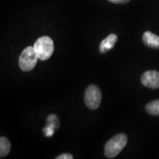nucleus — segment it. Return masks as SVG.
<instances>
[{
	"mask_svg": "<svg viewBox=\"0 0 159 159\" xmlns=\"http://www.w3.org/2000/svg\"><path fill=\"white\" fill-rule=\"evenodd\" d=\"M128 143V137L125 134H119L111 138L105 146L104 153L106 158H114L120 153Z\"/></svg>",
	"mask_w": 159,
	"mask_h": 159,
	"instance_id": "1",
	"label": "nucleus"
},
{
	"mask_svg": "<svg viewBox=\"0 0 159 159\" xmlns=\"http://www.w3.org/2000/svg\"><path fill=\"white\" fill-rule=\"evenodd\" d=\"M56 158L57 159H72L73 156H72V155H71V154L63 153L62 155H61V156H57Z\"/></svg>",
	"mask_w": 159,
	"mask_h": 159,
	"instance_id": "12",
	"label": "nucleus"
},
{
	"mask_svg": "<svg viewBox=\"0 0 159 159\" xmlns=\"http://www.w3.org/2000/svg\"><path fill=\"white\" fill-rule=\"evenodd\" d=\"M38 55L35 52L34 47H27L20 55L19 67L24 71H30L34 69L37 63Z\"/></svg>",
	"mask_w": 159,
	"mask_h": 159,
	"instance_id": "3",
	"label": "nucleus"
},
{
	"mask_svg": "<svg viewBox=\"0 0 159 159\" xmlns=\"http://www.w3.org/2000/svg\"><path fill=\"white\" fill-rule=\"evenodd\" d=\"M141 82L145 87L156 89L159 88V72L157 71H147L141 77Z\"/></svg>",
	"mask_w": 159,
	"mask_h": 159,
	"instance_id": "5",
	"label": "nucleus"
},
{
	"mask_svg": "<svg viewBox=\"0 0 159 159\" xmlns=\"http://www.w3.org/2000/svg\"><path fill=\"white\" fill-rule=\"evenodd\" d=\"M11 144L8 139L2 136L0 138V157L4 158L7 156L11 151Z\"/></svg>",
	"mask_w": 159,
	"mask_h": 159,
	"instance_id": "8",
	"label": "nucleus"
},
{
	"mask_svg": "<svg viewBox=\"0 0 159 159\" xmlns=\"http://www.w3.org/2000/svg\"><path fill=\"white\" fill-rule=\"evenodd\" d=\"M33 47H34L38 57L41 61L48 60L54 52V43L51 38L48 36L39 38L35 41Z\"/></svg>",
	"mask_w": 159,
	"mask_h": 159,
	"instance_id": "2",
	"label": "nucleus"
},
{
	"mask_svg": "<svg viewBox=\"0 0 159 159\" xmlns=\"http://www.w3.org/2000/svg\"><path fill=\"white\" fill-rule=\"evenodd\" d=\"M102 100V94L97 85H89L85 91L84 101L86 106L91 110H96L99 107Z\"/></svg>",
	"mask_w": 159,
	"mask_h": 159,
	"instance_id": "4",
	"label": "nucleus"
},
{
	"mask_svg": "<svg viewBox=\"0 0 159 159\" xmlns=\"http://www.w3.org/2000/svg\"><path fill=\"white\" fill-rule=\"evenodd\" d=\"M117 41V35L115 34L109 35L106 39L102 40L99 45V52L102 54L108 52L111 49H112L114 47L115 43Z\"/></svg>",
	"mask_w": 159,
	"mask_h": 159,
	"instance_id": "7",
	"label": "nucleus"
},
{
	"mask_svg": "<svg viewBox=\"0 0 159 159\" xmlns=\"http://www.w3.org/2000/svg\"><path fill=\"white\" fill-rule=\"evenodd\" d=\"M55 130V129H53L52 128H51V127L49 126H47V125H46L44 128H43V135H44L46 137L52 136L53 134H54Z\"/></svg>",
	"mask_w": 159,
	"mask_h": 159,
	"instance_id": "11",
	"label": "nucleus"
},
{
	"mask_svg": "<svg viewBox=\"0 0 159 159\" xmlns=\"http://www.w3.org/2000/svg\"><path fill=\"white\" fill-rule=\"evenodd\" d=\"M143 42L146 46L152 49H159V36L150 31L145 32L142 37Z\"/></svg>",
	"mask_w": 159,
	"mask_h": 159,
	"instance_id": "6",
	"label": "nucleus"
},
{
	"mask_svg": "<svg viewBox=\"0 0 159 159\" xmlns=\"http://www.w3.org/2000/svg\"><path fill=\"white\" fill-rule=\"evenodd\" d=\"M111 3L114 4H127L128 3L130 0H108Z\"/></svg>",
	"mask_w": 159,
	"mask_h": 159,
	"instance_id": "13",
	"label": "nucleus"
},
{
	"mask_svg": "<svg viewBox=\"0 0 159 159\" xmlns=\"http://www.w3.org/2000/svg\"><path fill=\"white\" fill-rule=\"evenodd\" d=\"M46 125L51 127V128L55 129V130L58 129L60 127L58 117H57L55 114L49 115L47 119V124H46Z\"/></svg>",
	"mask_w": 159,
	"mask_h": 159,
	"instance_id": "10",
	"label": "nucleus"
},
{
	"mask_svg": "<svg viewBox=\"0 0 159 159\" xmlns=\"http://www.w3.org/2000/svg\"><path fill=\"white\" fill-rule=\"evenodd\" d=\"M145 110L149 114L152 116H159V99L149 102L145 107Z\"/></svg>",
	"mask_w": 159,
	"mask_h": 159,
	"instance_id": "9",
	"label": "nucleus"
}]
</instances>
